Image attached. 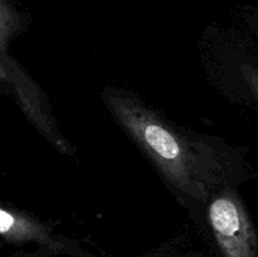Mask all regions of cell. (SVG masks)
<instances>
[{"mask_svg":"<svg viewBox=\"0 0 258 257\" xmlns=\"http://www.w3.org/2000/svg\"><path fill=\"white\" fill-rule=\"evenodd\" d=\"M105 101L118 122L176 189L196 199L207 198L216 180V166L208 148L189 140L134 98L107 91Z\"/></svg>","mask_w":258,"mask_h":257,"instance_id":"6da1fadb","label":"cell"},{"mask_svg":"<svg viewBox=\"0 0 258 257\" xmlns=\"http://www.w3.org/2000/svg\"><path fill=\"white\" fill-rule=\"evenodd\" d=\"M209 222L223 257H258V238L241 201L232 193L209 206Z\"/></svg>","mask_w":258,"mask_h":257,"instance_id":"7a4b0ae2","label":"cell"},{"mask_svg":"<svg viewBox=\"0 0 258 257\" xmlns=\"http://www.w3.org/2000/svg\"><path fill=\"white\" fill-rule=\"evenodd\" d=\"M0 236L15 242H37L44 246L59 248L44 226L34 219L0 207Z\"/></svg>","mask_w":258,"mask_h":257,"instance_id":"3957f363","label":"cell"},{"mask_svg":"<svg viewBox=\"0 0 258 257\" xmlns=\"http://www.w3.org/2000/svg\"><path fill=\"white\" fill-rule=\"evenodd\" d=\"M20 28V19L5 0H0V59L8 57L10 39Z\"/></svg>","mask_w":258,"mask_h":257,"instance_id":"277c9868","label":"cell"},{"mask_svg":"<svg viewBox=\"0 0 258 257\" xmlns=\"http://www.w3.org/2000/svg\"><path fill=\"white\" fill-rule=\"evenodd\" d=\"M0 82H9L14 85L18 93L25 91L33 83L19 65L9 57L0 59Z\"/></svg>","mask_w":258,"mask_h":257,"instance_id":"5b68a950","label":"cell"},{"mask_svg":"<svg viewBox=\"0 0 258 257\" xmlns=\"http://www.w3.org/2000/svg\"><path fill=\"white\" fill-rule=\"evenodd\" d=\"M241 71L248 87L251 88L253 95L258 98V68L253 67V66L244 65L242 66Z\"/></svg>","mask_w":258,"mask_h":257,"instance_id":"8992f818","label":"cell"}]
</instances>
